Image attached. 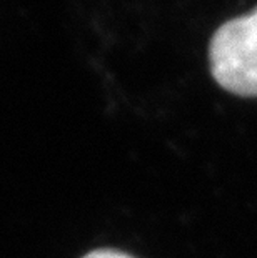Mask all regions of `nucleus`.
Returning a JSON list of instances; mask_svg holds the SVG:
<instances>
[{"instance_id":"obj_1","label":"nucleus","mask_w":257,"mask_h":258,"mask_svg":"<svg viewBox=\"0 0 257 258\" xmlns=\"http://www.w3.org/2000/svg\"><path fill=\"white\" fill-rule=\"evenodd\" d=\"M209 65L224 90L257 97V7L216 30L209 45Z\"/></svg>"},{"instance_id":"obj_2","label":"nucleus","mask_w":257,"mask_h":258,"mask_svg":"<svg viewBox=\"0 0 257 258\" xmlns=\"http://www.w3.org/2000/svg\"><path fill=\"white\" fill-rule=\"evenodd\" d=\"M84 258H132V256L120 253V251H116V250H95V251H90V253L85 255Z\"/></svg>"}]
</instances>
